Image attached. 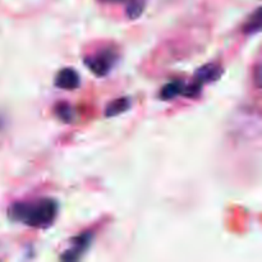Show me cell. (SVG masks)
I'll return each mask as SVG.
<instances>
[{
	"label": "cell",
	"instance_id": "cell-1",
	"mask_svg": "<svg viewBox=\"0 0 262 262\" xmlns=\"http://www.w3.org/2000/svg\"><path fill=\"white\" fill-rule=\"evenodd\" d=\"M58 204L53 199H41L37 201L14 202L8 209L10 220L36 229L51 227L58 216Z\"/></svg>",
	"mask_w": 262,
	"mask_h": 262
},
{
	"label": "cell",
	"instance_id": "cell-2",
	"mask_svg": "<svg viewBox=\"0 0 262 262\" xmlns=\"http://www.w3.org/2000/svg\"><path fill=\"white\" fill-rule=\"evenodd\" d=\"M118 59H119V55L117 51L112 48H106L97 51L94 55L87 56L84 59V64L95 76L105 77L112 72L115 64L118 63Z\"/></svg>",
	"mask_w": 262,
	"mask_h": 262
},
{
	"label": "cell",
	"instance_id": "cell-3",
	"mask_svg": "<svg viewBox=\"0 0 262 262\" xmlns=\"http://www.w3.org/2000/svg\"><path fill=\"white\" fill-rule=\"evenodd\" d=\"M94 243V234L91 232H84L74 237L71 241V246L60 256V260L66 262H74L81 260L84 253L90 250Z\"/></svg>",
	"mask_w": 262,
	"mask_h": 262
},
{
	"label": "cell",
	"instance_id": "cell-4",
	"mask_svg": "<svg viewBox=\"0 0 262 262\" xmlns=\"http://www.w3.org/2000/svg\"><path fill=\"white\" fill-rule=\"evenodd\" d=\"M223 74V68L220 64L216 63H209L202 66L201 68L197 69V72L194 73V79L193 82L199 83L200 86L204 87L205 84L211 83V82H216L217 79L222 77Z\"/></svg>",
	"mask_w": 262,
	"mask_h": 262
},
{
	"label": "cell",
	"instance_id": "cell-5",
	"mask_svg": "<svg viewBox=\"0 0 262 262\" xmlns=\"http://www.w3.org/2000/svg\"><path fill=\"white\" fill-rule=\"evenodd\" d=\"M54 84L60 90L73 91V90L79 87V84H81V78H79V74L77 73L73 68H63L61 71H59L58 74L55 76Z\"/></svg>",
	"mask_w": 262,
	"mask_h": 262
},
{
	"label": "cell",
	"instance_id": "cell-6",
	"mask_svg": "<svg viewBox=\"0 0 262 262\" xmlns=\"http://www.w3.org/2000/svg\"><path fill=\"white\" fill-rule=\"evenodd\" d=\"M102 4H123L125 5V14L129 19H138L146 9L147 0H97Z\"/></svg>",
	"mask_w": 262,
	"mask_h": 262
},
{
	"label": "cell",
	"instance_id": "cell-7",
	"mask_svg": "<svg viewBox=\"0 0 262 262\" xmlns=\"http://www.w3.org/2000/svg\"><path fill=\"white\" fill-rule=\"evenodd\" d=\"M130 105H132V101L129 97H119V99L113 100L105 107V117L114 118L124 114L130 109Z\"/></svg>",
	"mask_w": 262,
	"mask_h": 262
},
{
	"label": "cell",
	"instance_id": "cell-8",
	"mask_svg": "<svg viewBox=\"0 0 262 262\" xmlns=\"http://www.w3.org/2000/svg\"><path fill=\"white\" fill-rule=\"evenodd\" d=\"M184 87H186V83H184L183 81H179V79L170 81L161 89L160 99L164 100V101H169V100L176 99V97L183 95Z\"/></svg>",
	"mask_w": 262,
	"mask_h": 262
},
{
	"label": "cell",
	"instance_id": "cell-9",
	"mask_svg": "<svg viewBox=\"0 0 262 262\" xmlns=\"http://www.w3.org/2000/svg\"><path fill=\"white\" fill-rule=\"evenodd\" d=\"M262 27V9L257 8L255 12L251 14V17L248 18L247 22L243 26V33L245 35H256L261 31Z\"/></svg>",
	"mask_w": 262,
	"mask_h": 262
},
{
	"label": "cell",
	"instance_id": "cell-10",
	"mask_svg": "<svg viewBox=\"0 0 262 262\" xmlns=\"http://www.w3.org/2000/svg\"><path fill=\"white\" fill-rule=\"evenodd\" d=\"M55 113L59 119L63 120L64 123H71L74 118L73 109L67 102H59L55 106Z\"/></svg>",
	"mask_w": 262,
	"mask_h": 262
},
{
	"label": "cell",
	"instance_id": "cell-11",
	"mask_svg": "<svg viewBox=\"0 0 262 262\" xmlns=\"http://www.w3.org/2000/svg\"><path fill=\"white\" fill-rule=\"evenodd\" d=\"M253 76H255V83L257 89H261V79H262V68L260 64L256 66V68L253 69Z\"/></svg>",
	"mask_w": 262,
	"mask_h": 262
}]
</instances>
